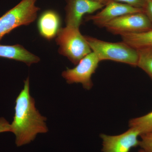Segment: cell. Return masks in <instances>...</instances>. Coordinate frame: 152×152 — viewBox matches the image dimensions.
<instances>
[{
	"instance_id": "9c48e42d",
	"label": "cell",
	"mask_w": 152,
	"mask_h": 152,
	"mask_svg": "<svg viewBox=\"0 0 152 152\" xmlns=\"http://www.w3.org/2000/svg\"><path fill=\"white\" fill-rule=\"evenodd\" d=\"M101 12L86 18L87 20H91L100 27H104L107 23L118 17L127 14L144 12L143 9L137 8L124 3L109 2Z\"/></svg>"
},
{
	"instance_id": "9a60e30c",
	"label": "cell",
	"mask_w": 152,
	"mask_h": 152,
	"mask_svg": "<svg viewBox=\"0 0 152 152\" xmlns=\"http://www.w3.org/2000/svg\"><path fill=\"white\" fill-rule=\"evenodd\" d=\"M140 137L139 146L146 152H152V131L142 134Z\"/></svg>"
},
{
	"instance_id": "8992f818",
	"label": "cell",
	"mask_w": 152,
	"mask_h": 152,
	"mask_svg": "<svg viewBox=\"0 0 152 152\" xmlns=\"http://www.w3.org/2000/svg\"><path fill=\"white\" fill-rule=\"evenodd\" d=\"M115 35L145 31L152 29V23L145 12L127 14L114 19L105 26Z\"/></svg>"
},
{
	"instance_id": "5b68a950",
	"label": "cell",
	"mask_w": 152,
	"mask_h": 152,
	"mask_svg": "<svg viewBox=\"0 0 152 152\" xmlns=\"http://www.w3.org/2000/svg\"><path fill=\"white\" fill-rule=\"evenodd\" d=\"M100 61L92 51L82 59L75 68H67L62 74L69 84L81 83L84 88L89 90L93 86L92 77L94 74Z\"/></svg>"
},
{
	"instance_id": "e0dca14e",
	"label": "cell",
	"mask_w": 152,
	"mask_h": 152,
	"mask_svg": "<svg viewBox=\"0 0 152 152\" xmlns=\"http://www.w3.org/2000/svg\"><path fill=\"white\" fill-rule=\"evenodd\" d=\"M11 132L10 124L4 118H0V133Z\"/></svg>"
},
{
	"instance_id": "7a4b0ae2",
	"label": "cell",
	"mask_w": 152,
	"mask_h": 152,
	"mask_svg": "<svg viewBox=\"0 0 152 152\" xmlns=\"http://www.w3.org/2000/svg\"><path fill=\"white\" fill-rule=\"evenodd\" d=\"M85 37L92 51L100 61L110 60L137 66V51L124 42H110L89 36Z\"/></svg>"
},
{
	"instance_id": "277c9868",
	"label": "cell",
	"mask_w": 152,
	"mask_h": 152,
	"mask_svg": "<svg viewBox=\"0 0 152 152\" xmlns=\"http://www.w3.org/2000/svg\"><path fill=\"white\" fill-rule=\"evenodd\" d=\"M37 0H22L18 4L0 18V41L7 34L21 26L35 20L40 10Z\"/></svg>"
},
{
	"instance_id": "ba28073f",
	"label": "cell",
	"mask_w": 152,
	"mask_h": 152,
	"mask_svg": "<svg viewBox=\"0 0 152 152\" xmlns=\"http://www.w3.org/2000/svg\"><path fill=\"white\" fill-rule=\"evenodd\" d=\"M66 26L79 28L83 18L104 7V5L94 0H66Z\"/></svg>"
},
{
	"instance_id": "3957f363",
	"label": "cell",
	"mask_w": 152,
	"mask_h": 152,
	"mask_svg": "<svg viewBox=\"0 0 152 152\" xmlns=\"http://www.w3.org/2000/svg\"><path fill=\"white\" fill-rule=\"evenodd\" d=\"M59 48L58 52L75 65H77L85 56L92 52L79 28L66 26L59 31L56 39Z\"/></svg>"
},
{
	"instance_id": "7c38bea8",
	"label": "cell",
	"mask_w": 152,
	"mask_h": 152,
	"mask_svg": "<svg viewBox=\"0 0 152 152\" xmlns=\"http://www.w3.org/2000/svg\"><path fill=\"white\" fill-rule=\"evenodd\" d=\"M123 42L137 50L152 49V29L121 35Z\"/></svg>"
},
{
	"instance_id": "ffe728a7",
	"label": "cell",
	"mask_w": 152,
	"mask_h": 152,
	"mask_svg": "<svg viewBox=\"0 0 152 152\" xmlns=\"http://www.w3.org/2000/svg\"><path fill=\"white\" fill-rule=\"evenodd\" d=\"M138 152H146L145 151H144V150L142 149H141L139 150Z\"/></svg>"
},
{
	"instance_id": "30bf717a",
	"label": "cell",
	"mask_w": 152,
	"mask_h": 152,
	"mask_svg": "<svg viewBox=\"0 0 152 152\" xmlns=\"http://www.w3.org/2000/svg\"><path fill=\"white\" fill-rule=\"evenodd\" d=\"M61 20L55 11L49 10L41 15L38 21V28L42 37L50 40L57 36L61 28Z\"/></svg>"
},
{
	"instance_id": "d6986e66",
	"label": "cell",
	"mask_w": 152,
	"mask_h": 152,
	"mask_svg": "<svg viewBox=\"0 0 152 152\" xmlns=\"http://www.w3.org/2000/svg\"><path fill=\"white\" fill-rule=\"evenodd\" d=\"M94 1L102 3V4L104 5L105 6L108 3H109V0H94Z\"/></svg>"
},
{
	"instance_id": "2e32d148",
	"label": "cell",
	"mask_w": 152,
	"mask_h": 152,
	"mask_svg": "<svg viewBox=\"0 0 152 152\" xmlns=\"http://www.w3.org/2000/svg\"><path fill=\"white\" fill-rule=\"evenodd\" d=\"M111 1L124 3L137 8L143 9V10L146 2V0H109V2Z\"/></svg>"
},
{
	"instance_id": "52a82bcc",
	"label": "cell",
	"mask_w": 152,
	"mask_h": 152,
	"mask_svg": "<svg viewBox=\"0 0 152 152\" xmlns=\"http://www.w3.org/2000/svg\"><path fill=\"white\" fill-rule=\"evenodd\" d=\"M141 133L134 128L130 129L118 135L101 134L102 140V152H129L131 149L139 145V136Z\"/></svg>"
},
{
	"instance_id": "4fadbf2b",
	"label": "cell",
	"mask_w": 152,
	"mask_h": 152,
	"mask_svg": "<svg viewBox=\"0 0 152 152\" xmlns=\"http://www.w3.org/2000/svg\"><path fill=\"white\" fill-rule=\"evenodd\" d=\"M129 128L137 129L142 134L152 131V111L142 116L132 119L129 121Z\"/></svg>"
},
{
	"instance_id": "8fae6325",
	"label": "cell",
	"mask_w": 152,
	"mask_h": 152,
	"mask_svg": "<svg viewBox=\"0 0 152 152\" xmlns=\"http://www.w3.org/2000/svg\"><path fill=\"white\" fill-rule=\"evenodd\" d=\"M0 57L23 62L30 66L39 62L40 58L20 45H0Z\"/></svg>"
},
{
	"instance_id": "5bb4252c",
	"label": "cell",
	"mask_w": 152,
	"mask_h": 152,
	"mask_svg": "<svg viewBox=\"0 0 152 152\" xmlns=\"http://www.w3.org/2000/svg\"><path fill=\"white\" fill-rule=\"evenodd\" d=\"M137 51L138 53L137 66L144 71L152 80V49Z\"/></svg>"
},
{
	"instance_id": "6da1fadb",
	"label": "cell",
	"mask_w": 152,
	"mask_h": 152,
	"mask_svg": "<svg viewBox=\"0 0 152 152\" xmlns=\"http://www.w3.org/2000/svg\"><path fill=\"white\" fill-rule=\"evenodd\" d=\"M15 110L11 132L15 136L17 146L29 143L38 134L48 132L47 118L36 108L34 99L30 95L29 77L24 81L23 88L16 99Z\"/></svg>"
},
{
	"instance_id": "44dd1931",
	"label": "cell",
	"mask_w": 152,
	"mask_h": 152,
	"mask_svg": "<svg viewBox=\"0 0 152 152\" xmlns=\"http://www.w3.org/2000/svg\"><path fill=\"white\" fill-rule=\"evenodd\" d=\"M146 1H148V0H146Z\"/></svg>"
},
{
	"instance_id": "ac0fdd59",
	"label": "cell",
	"mask_w": 152,
	"mask_h": 152,
	"mask_svg": "<svg viewBox=\"0 0 152 152\" xmlns=\"http://www.w3.org/2000/svg\"><path fill=\"white\" fill-rule=\"evenodd\" d=\"M146 4L144 8V12L152 23V0L146 1Z\"/></svg>"
}]
</instances>
